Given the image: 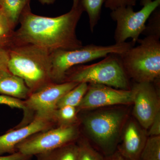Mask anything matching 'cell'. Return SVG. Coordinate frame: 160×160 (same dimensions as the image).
Masks as SVG:
<instances>
[{"label":"cell","mask_w":160,"mask_h":160,"mask_svg":"<svg viewBox=\"0 0 160 160\" xmlns=\"http://www.w3.org/2000/svg\"><path fill=\"white\" fill-rule=\"evenodd\" d=\"M9 58L7 47L0 45V71L8 69Z\"/></svg>","instance_id":"obj_26"},{"label":"cell","mask_w":160,"mask_h":160,"mask_svg":"<svg viewBox=\"0 0 160 160\" xmlns=\"http://www.w3.org/2000/svg\"><path fill=\"white\" fill-rule=\"evenodd\" d=\"M136 2L134 0H106L105 6L112 11L125 6H135Z\"/></svg>","instance_id":"obj_25"},{"label":"cell","mask_w":160,"mask_h":160,"mask_svg":"<svg viewBox=\"0 0 160 160\" xmlns=\"http://www.w3.org/2000/svg\"><path fill=\"white\" fill-rule=\"evenodd\" d=\"M65 82L95 83L115 89H130L129 77L117 54L108 55L93 64L72 67L66 72Z\"/></svg>","instance_id":"obj_4"},{"label":"cell","mask_w":160,"mask_h":160,"mask_svg":"<svg viewBox=\"0 0 160 160\" xmlns=\"http://www.w3.org/2000/svg\"><path fill=\"white\" fill-rule=\"evenodd\" d=\"M84 11L80 4L65 14L47 17L32 13L29 5L21 15V26L15 31L12 44L34 45L50 52L81 48L83 45L76 29Z\"/></svg>","instance_id":"obj_1"},{"label":"cell","mask_w":160,"mask_h":160,"mask_svg":"<svg viewBox=\"0 0 160 160\" xmlns=\"http://www.w3.org/2000/svg\"><path fill=\"white\" fill-rule=\"evenodd\" d=\"M135 44L132 41L106 46L90 44L72 50H55L50 53L52 81L62 83L66 72L72 67L109 54H122Z\"/></svg>","instance_id":"obj_6"},{"label":"cell","mask_w":160,"mask_h":160,"mask_svg":"<svg viewBox=\"0 0 160 160\" xmlns=\"http://www.w3.org/2000/svg\"><path fill=\"white\" fill-rule=\"evenodd\" d=\"M105 160H130L124 157L117 150L113 154L105 157Z\"/></svg>","instance_id":"obj_29"},{"label":"cell","mask_w":160,"mask_h":160,"mask_svg":"<svg viewBox=\"0 0 160 160\" xmlns=\"http://www.w3.org/2000/svg\"><path fill=\"white\" fill-rule=\"evenodd\" d=\"M88 84L80 83L67 92L60 99L58 103V109L64 106L78 107L87 92Z\"/></svg>","instance_id":"obj_17"},{"label":"cell","mask_w":160,"mask_h":160,"mask_svg":"<svg viewBox=\"0 0 160 160\" xmlns=\"http://www.w3.org/2000/svg\"><path fill=\"white\" fill-rule=\"evenodd\" d=\"M31 93L22 79L8 69L0 71V94L22 100L27 99Z\"/></svg>","instance_id":"obj_14"},{"label":"cell","mask_w":160,"mask_h":160,"mask_svg":"<svg viewBox=\"0 0 160 160\" xmlns=\"http://www.w3.org/2000/svg\"><path fill=\"white\" fill-rule=\"evenodd\" d=\"M30 5V0H1V8L15 26L23 12Z\"/></svg>","instance_id":"obj_15"},{"label":"cell","mask_w":160,"mask_h":160,"mask_svg":"<svg viewBox=\"0 0 160 160\" xmlns=\"http://www.w3.org/2000/svg\"><path fill=\"white\" fill-rule=\"evenodd\" d=\"M77 153V144L72 142L35 156L37 160H76Z\"/></svg>","instance_id":"obj_16"},{"label":"cell","mask_w":160,"mask_h":160,"mask_svg":"<svg viewBox=\"0 0 160 160\" xmlns=\"http://www.w3.org/2000/svg\"><path fill=\"white\" fill-rule=\"evenodd\" d=\"M126 114L118 109L95 112L83 120L84 128L96 148L105 156L117 150Z\"/></svg>","instance_id":"obj_5"},{"label":"cell","mask_w":160,"mask_h":160,"mask_svg":"<svg viewBox=\"0 0 160 160\" xmlns=\"http://www.w3.org/2000/svg\"><path fill=\"white\" fill-rule=\"evenodd\" d=\"M15 26L0 7V45L8 47L13 44Z\"/></svg>","instance_id":"obj_19"},{"label":"cell","mask_w":160,"mask_h":160,"mask_svg":"<svg viewBox=\"0 0 160 160\" xmlns=\"http://www.w3.org/2000/svg\"><path fill=\"white\" fill-rule=\"evenodd\" d=\"M79 83L65 82H51L32 92L25 102L27 111L35 112L36 117L52 120L58 109L60 99Z\"/></svg>","instance_id":"obj_9"},{"label":"cell","mask_w":160,"mask_h":160,"mask_svg":"<svg viewBox=\"0 0 160 160\" xmlns=\"http://www.w3.org/2000/svg\"><path fill=\"white\" fill-rule=\"evenodd\" d=\"M139 160H160V136L147 138Z\"/></svg>","instance_id":"obj_20"},{"label":"cell","mask_w":160,"mask_h":160,"mask_svg":"<svg viewBox=\"0 0 160 160\" xmlns=\"http://www.w3.org/2000/svg\"><path fill=\"white\" fill-rule=\"evenodd\" d=\"M32 156L26 155L18 151L8 155H0V160H31Z\"/></svg>","instance_id":"obj_28"},{"label":"cell","mask_w":160,"mask_h":160,"mask_svg":"<svg viewBox=\"0 0 160 160\" xmlns=\"http://www.w3.org/2000/svg\"><path fill=\"white\" fill-rule=\"evenodd\" d=\"M1 0H0V7H1Z\"/></svg>","instance_id":"obj_33"},{"label":"cell","mask_w":160,"mask_h":160,"mask_svg":"<svg viewBox=\"0 0 160 160\" xmlns=\"http://www.w3.org/2000/svg\"><path fill=\"white\" fill-rule=\"evenodd\" d=\"M149 129L148 135L150 137L160 136V112L157 115Z\"/></svg>","instance_id":"obj_27"},{"label":"cell","mask_w":160,"mask_h":160,"mask_svg":"<svg viewBox=\"0 0 160 160\" xmlns=\"http://www.w3.org/2000/svg\"><path fill=\"white\" fill-rule=\"evenodd\" d=\"M52 120L36 117L29 125L0 136V155L17 152V146L33 135L47 130Z\"/></svg>","instance_id":"obj_12"},{"label":"cell","mask_w":160,"mask_h":160,"mask_svg":"<svg viewBox=\"0 0 160 160\" xmlns=\"http://www.w3.org/2000/svg\"><path fill=\"white\" fill-rule=\"evenodd\" d=\"M42 5H51L55 2L56 0H38Z\"/></svg>","instance_id":"obj_30"},{"label":"cell","mask_w":160,"mask_h":160,"mask_svg":"<svg viewBox=\"0 0 160 160\" xmlns=\"http://www.w3.org/2000/svg\"><path fill=\"white\" fill-rule=\"evenodd\" d=\"M131 89L133 92V115L140 126L149 129L160 112V100L154 84L136 83Z\"/></svg>","instance_id":"obj_10"},{"label":"cell","mask_w":160,"mask_h":160,"mask_svg":"<svg viewBox=\"0 0 160 160\" xmlns=\"http://www.w3.org/2000/svg\"><path fill=\"white\" fill-rule=\"evenodd\" d=\"M0 105H6L11 108L22 109L26 112H27L24 101L4 95L0 94Z\"/></svg>","instance_id":"obj_24"},{"label":"cell","mask_w":160,"mask_h":160,"mask_svg":"<svg viewBox=\"0 0 160 160\" xmlns=\"http://www.w3.org/2000/svg\"><path fill=\"white\" fill-rule=\"evenodd\" d=\"M132 89H121L95 83L88 84L87 92L78 108L88 109L132 103Z\"/></svg>","instance_id":"obj_11"},{"label":"cell","mask_w":160,"mask_h":160,"mask_svg":"<svg viewBox=\"0 0 160 160\" xmlns=\"http://www.w3.org/2000/svg\"><path fill=\"white\" fill-rule=\"evenodd\" d=\"M7 48L8 70L22 79L31 93L52 82L51 52L28 44H13Z\"/></svg>","instance_id":"obj_2"},{"label":"cell","mask_w":160,"mask_h":160,"mask_svg":"<svg viewBox=\"0 0 160 160\" xmlns=\"http://www.w3.org/2000/svg\"><path fill=\"white\" fill-rule=\"evenodd\" d=\"M144 129L137 122L129 121L124 128L117 150L128 159L139 160L147 139Z\"/></svg>","instance_id":"obj_13"},{"label":"cell","mask_w":160,"mask_h":160,"mask_svg":"<svg viewBox=\"0 0 160 160\" xmlns=\"http://www.w3.org/2000/svg\"><path fill=\"white\" fill-rule=\"evenodd\" d=\"M78 134L75 126L64 124L32 136L17 146V151L32 157L45 153L74 142Z\"/></svg>","instance_id":"obj_8"},{"label":"cell","mask_w":160,"mask_h":160,"mask_svg":"<svg viewBox=\"0 0 160 160\" xmlns=\"http://www.w3.org/2000/svg\"><path fill=\"white\" fill-rule=\"evenodd\" d=\"M132 46L118 54L128 77L136 83L158 82L160 77V38L147 36Z\"/></svg>","instance_id":"obj_3"},{"label":"cell","mask_w":160,"mask_h":160,"mask_svg":"<svg viewBox=\"0 0 160 160\" xmlns=\"http://www.w3.org/2000/svg\"><path fill=\"white\" fill-rule=\"evenodd\" d=\"M136 2L137 1H139L141 2V4L142 6H145L146 4H148L151 2L152 0H134Z\"/></svg>","instance_id":"obj_31"},{"label":"cell","mask_w":160,"mask_h":160,"mask_svg":"<svg viewBox=\"0 0 160 160\" xmlns=\"http://www.w3.org/2000/svg\"><path fill=\"white\" fill-rule=\"evenodd\" d=\"M76 160H105L103 155L89 142L82 140L78 143Z\"/></svg>","instance_id":"obj_21"},{"label":"cell","mask_w":160,"mask_h":160,"mask_svg":"<svg viewBox=\"0 0 160 160\" xmlns=\"http://www.w3.org/2000/svg\"><path fill=\"white\" fill-rule=\"evenodd\" d=\"M106 0H81L84 11L88 13L89 18V26L92 32H93L100 18L102 7Z\"/></svg>","instance_id":"obj_18"},{"label":"cell","mask_w":160,"mask_h":160,"mask_svg":"<svg viewBox=\"0 0 160 160\" xmlns=\"http://www.w3.org/2000/svg\"><path fill=\"white\" fill-rule=\"evenodd\" d=\"M148 25H146V28L142 34L147 36H153L160 38V10L158 8L151 15L149 18Z\"/></svg>","instance_id":"obj_22"},{"label":"cell","mask_w":160,"mask_h":160,"mask_svg":"<svg viewBox=\"0 0 160 160\" xmlns=\"http://www.w3.org/2000/svg\"><path fill=\"white\" fill-rule=\"evenodd\" d=\"M72 2H73V3H72V8H74L78 7L79 5L81 0H72Z\"/></svg>","instance_id":"obj_32"},{"label":"cell","mask_w":160,"mask_h":160,"mask_svg":"<svg viewBox=\"0 0 160 160\" xmlns=\"http://www.w3.org/2000/svg\"><path fill=\"white\" fill-rule=\"evenodd\" d=\"M160 5V0H154L138 12H135L131 6L120 7L112 11V19L117 23L114 33L115 43L125 42L130 38L135 44L145 30L147 20Z\"/></svg>","instance_id":"obj_7"},{"label":"cell","mask_w":160,"mask_h":160,"mask_svg":"<svg viewBox=\"0 0 160 160\" xmlns=\"http://www.w3.org/2000/svg\"><path fill=\"white\" fill-rule=\"evenodd\" d=\"M76 112V107L71 106H63L57 110L54 118L66 124L72 122L75 119Z\"/></svg>","instance_id":"obj_23"}]
</instances>
